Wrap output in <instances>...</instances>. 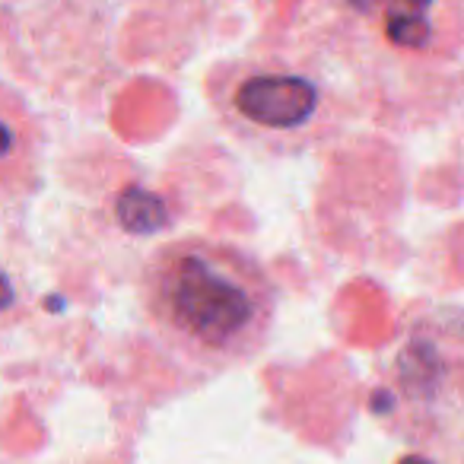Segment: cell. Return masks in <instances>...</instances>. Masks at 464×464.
<instances>
[{
  "mask_svg": "<svg viewBox=\"0 0 464 464\" xmlns=\"http://www.w3.org/2000/svg\"><path fill=\"white\" fill-rule=\"evenodd\" d=\"M140 305L150 331L198 366H236L265 347L277 286L258 258L217 239H175L147 258Z\"/></svg>",
  "mask_w": 464,
  "mask_h": 464,
  "instance_id": "cell-1",
  "label": "cell"
},
{
  "mask_svg": "<svg viewBox=\"0 0 464 464\" xmlns=\"http://www.w3.org/2000/svg\"><path fill=\"white\" fill-rule=\"evenodd\" d=\"M232 105L258 130L286 134L312 121L318 109V90L305 77L293 73H255L236 86Z\"/></svg>",
  "mask_w": 464,
  "mask_h": 464,
  "instance_id": "cell-2",
  "label": "cell"
},
{
  "mask_svg": "<svg viewBox=\"0 0 464 464\" xmlns=\"http://www.w3.org/2000/svg\"><path fill=\"white\" fill-rule=\"evenodd\" d=\"M407 7L404 10H394L388 16V35L401 45H420L426 39V7H420L413 14V0H404Z\"/></svg>",
  "mask_w": 464,
  "mask_h": 464,
  "instance_id": "cell-3",
  "label": "cell"
},
{
  "mask_svg": "<svg viewBox=\"0 0 464 464\" xmlns=\"http://www.w3.org/2000/svg\"><path fill=\"white\" fill-rule=\"evenodd\" d=\"M16 153V130L14 124L0 121V162H10Z\"/></svg>",
  "mask_w": 464,
  "mask_h": 464,
  "instance_id": "cell-4",
  "label": "cell"
}]
</instances>
